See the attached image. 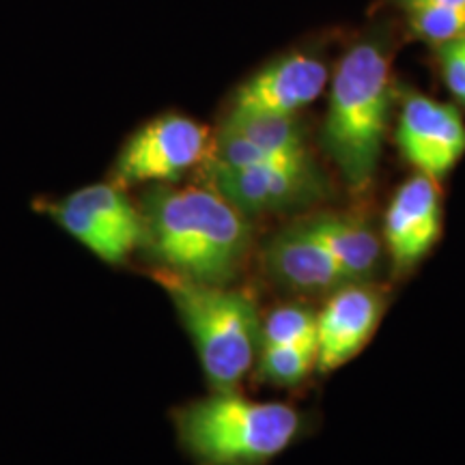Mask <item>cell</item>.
I'll return each mask as SVG.
<instances>
[{
	"instance_id": "1",
	"label": "cell",
	"mask_w": 465,
	"mask_h": 465,
	"mask_svg": "<svg viewBox=\"0 0 465 465\" xmlns=\"http://www.w3.org/2000/svg\"><path fill=\"white\" fill-rule=\"evenodd\" d=\"M144 243L183 281L223 287L240 272L250 229L213 188H160L143 201Z\"/></svg>"
},
{
	"instance_id": "2",
	"label": "cell",
	"mask_w": 465,
	"mask_h": 465,
	"mask_svg": "<svg viewBox=\"0 0 465 465\" xmlns=\"http://www.w3.org/2000/svg\"><path fill=\"white\" fill-rule=\"evenodd\" d=\"M392 102L391 58L380 42H358L341 58L322 141L349 188L371 185Z\"/></svg>"
},
{
	"instance_id": "3",
	"label": "cell",
	"mask_w": 465,
	"mask_h": 465,
	"mask_svg": "<svg viewBox=\"0 0 465 465\" xmlns=\"http://www.w3.org/2000/svg\"><path fill=\"white\" fill-rule=\"evenodd\" d=\"M179 441L196 465H267L302 433V416L231 391L185 405L174 416Z\"/></svg>"
},
{
	"instance_id": "4",
	"label": "cell",
	"mask_w": 465,
	"mask_h": 465,
	"mask_svg": "<svg viewBox=\"0 0 465 465\" xmlns=\"http://www.w3.org/2000/svg\"><path fill=\"white\" fill-rule=\"evenodd\" d=\"M168 291L199 351L203 371L216 392L243 380L261 347L257 308L248 295L218 284L168 278Z\"/></svg>"
},
{
	"instance_id": "5",
	"label": "cell",
	"mask_w": 465,
	"mask_h": 465,
	"mask_svg": "<svg viewBox=\"0 0 465 465\" xmlns=\"http://www.w3.org/2000/svg\"><path fill=\"white\" fill-rule=\"evenodd\" d=\"M209 132L183 114H162L132 134L113 168L119 188L177 182L209 153Z\"/></svg>"
},
{
	"instance_id": "6",
	"label": "cell",
	"mask_w": 465,
	"mask_h": 465,
	"mask_svg": "<svg viewBox=\"0 0 465 465\" xmlns=\"http://www.w3.org/2000/svg\"><path fill=\"white\" fill-rule=\"evenodd\" d=\"M50 213L106 263H121L144 242L143 213L136 212L124 188L114 183L86 185L54 203Z\"/></svg>"
},
{
	"instance_id": "7",
	"label": "cell",
	"mask_w": 465,
	"mask_h": 465,
	"mask_svg": "<svg viewBox=\"0 0 465 465\" xmlns=\"http://www.w3.org/2000/svg\"><path fill=\"white\" fill-rule=\"evenodd\" d=\"M212 188L242 213H265L287 209L322 196V179L306 153L261 162V164L224 168L209 166Z\"/></svg>"
},
{
	"instance_id": "8",
	"label": "cell",
	"mask_w": 465,
	"mask_h": 465,
	"mask_svg": "<svg viewBox=\"0 0 465 465\" xmlns=\"http://www.w3.org/2000/svg\"><path fill=\"white\" fill-rule=\"evenodd\" d=\"M397 143L418 173L440 179L465 153V124L459 110L420 93H407L401 104Z\"/></svg>"
},
{
	"instance_id": "9",
	"label": "cell",
	"mask_w": 465,
	"mask_h": 465,
	"mask_svg": "<svg viewBox=\"0 0 465 465\" xmlns=\"http://www.w3.org/2000/svg\"><path fill=\"white\" fill-rule=\"evenodd\" d=\"M383 312L381 291L362 282L336 289L317 317V366L339 369L366 345Z\"/></svg>"
},
{
	"instance_id": "10",
	"label": "cell",
	"mask_w": 465,
	"mask_h": 465,
	"mask_svg": "<svg viewBox=\"0 0 465 465\" xmlns=\"http://www.w3.org/2000/svg\"><path fill=\"white\" fill-rule=\"evenodd\" d=\"M441 196L438 179L418 173L394 192L386 213V243L394 263L414 267L438 242Z\"/></svg>"
},
{
	"instance_id": "11",
	"label": "cell",
	"mask_w": 465,
	"mask_h": 465,
	"mask_svg": "<svg viewBox=\"0 0 465 465\" xmlns=\"http://www.w3.org/2000/svg\"><path fill=\"white\" fill-rule=\"evenodd\" d=\"M328 84V67L322 58L291 52L257 72L237 91L235 108L270 110L295 114L322 95Z\"/></svg>"
},
{
	"instance_id": "12",
	"label": "cell",
	"mask_w": 465,
	"mask_h": 465,
	"mask_svg": "<svg viewBox=\"0 0 465 465\" xmlns=\"http://www.w3.org/2000/svg\"><path fill=\"white\" fill-rule=\"evenodd\" d=\"M265 263L282 287L302 293H334L336 289L351 282L306 223L278 232L267 243Z\"/></svg>"
},
{
	"instance_id": "13",
	"label": "cell",
	"mask_w": 465,
	"mask_h": 465,
	"mask_svg": "<svg viewBox=\"0 0 465 465\" xmlns=\"http://www.w3.org/2000/svg\"><path fill=\"white\" fill-rule=\"evenodd\" d=\"M304 223L328 248L349 281L364 282L375 274L381 261V243L364 220L353 216H319Z\"/></svg>"
},
{
	"instance_id": "14",
	"label": "cell",
	"mask_w": 465,
	"mask_h": 465,
	"mask_svg": "<svg viewBox=\"0 0 465 465\" xmlns=\"http://www.w3.org/2000/svg\"><path fill=\"white\" fill-rule=\"evenodd\" d=\"M220 127L231 134H237L243 141L254 144L267 155H274V158L306 153L295 114L232 106Z\"/></svg>"
},
{
	"instance_id": "15",
	"label": "cell",
	"mask_w": 465,
	"mask_h": 465,
	"mask_svg": "<svg viewBox=\"0 0 465 465\" xmlns=\"http://www.w3.org/2000/svg\"><path fill=\"white\" fill-rule=\"evenodd\" d=\"M418 39L433 48L465 37V0H397Z\"/></svg>"
},
{
	"instance_id": "16",
	"label": "cell",
	"mask_w": 465,
	"mask_h": 465,
	"mask_svg": "<svg viewBox=\"0 0 465 465\" xmlns=\"http://www.w3.org/2000/svg\"><path fill=\"white\" fill-rule=\"evenodd\" d=\"M317 364V341L293 342V345L263 347L261 375L281 386H295Z\"/></svg>"
},
{
	"instance_id": "17",
	"label": "cell",
	"mask_w": 465,
	"mask_h": 465,
	"mask_svg": "<svg viewBox=\"0 0 465 465\" xmlns=\"http://www.w3.org/2000/svg\"><path fill=\"white\" fill-rule=\"evenodd\" d=\"M317 341V317L311 308L289 304L272 311L261 328V347Z\"/></svg>"
},
{
	"instance_id": "18",
	"label": "cell",
	"mask_w": 465,
	"mask_h": 465,
	"mask_svg": "<svg viewBox=\"0 0 465 465\" xmlns=\"http://www.w3.org/2000/svg\"><path fill=\"white\" fill-rule=\"evenodd\" d=\"M438 61L446 86L465 106V37L440 45Z\"/></svg>"
}]
</instances>
